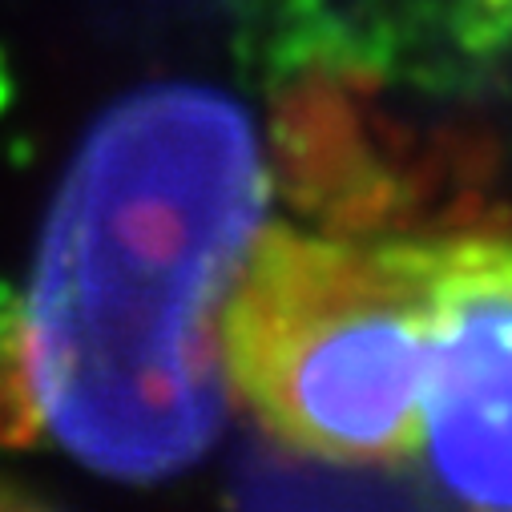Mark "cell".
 <instances>
[{"label":"cell","instance_id":"obj_1","mask_svg":"<svg viewBox=\"0 0 512 512\" xmlns=\"http://www.w3.org/2000/svg\"><path fill=\"white\" fill-rule=\"evenodd\" d=\"M263 198L259 142L210 89H146L89 134L25 323L37 416L81 464L158 480L210 448L230 404L218 315Z\"/></svg>","mask_w":512,"mask_h":512},{"label":"cell","instance_id":"obj_2","mask_svg":"<svg viewBox=\"0 0 512 512\" xmlns=\"http://www.w3.org/2000/svg\"><path fill=\"white\" fill-rule=\"evenodd\" d=\"M432 242H343L263 226L218 315L230 400L323 464L420 452Z\"/></svg>","mask_w":512,"mask_h":512},{"label":"cell","instance_id":"obj_3","mask_svg":"<svg viewBox=\"0 0 512 512\" xmlns=\"http://www.w3.org/2000/svg\"><path fill=\"white\" fill-rule=\"evenodd\" d=\"M420 452L472 508L512 512V234L432 242Z\"/></svg>","mask_w":512,"mask_h":512}]
</instances>
